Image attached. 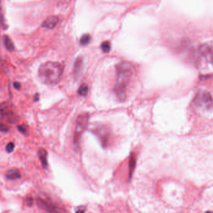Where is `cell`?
<instances>
[{"label": "cell", "instance_id": "52a82bcc", "mask_svg": "<svg viewBox=\"0 0 213 213\" xmlns=\"http://www.w3.org/2000/svg\"><path fill=\"white\" fill-rule=\"evenodd\" d=\"M37 204L40 208L48 213H61L59 208L51 201L39 198L36 200Z\"/></svg>", "mask_w": 213, "mask_h": 213}, {"label": "cell", "instance_id": "44dd1931", "mask_svg": "<svg viewBox=\"0 0 213 213\" xmlns=\"http://www.w3.org/2000/svg\"><path fill=\"white\" fill-rule=\"evenodd\" d=\"M13 86H14V88L16 89V90H19L21 89V85L19 82H14L13 83Z\"/></svg>", "mask_w": 213, "mask_h": 213}, {"label": "cell", "instance_id": "ffe728a7", "mask_svg": "<svg viewBox=\"0 0 213 213\" xmlns=\"http://www.w3.org/2000/svg\"><path fill=\"white\" fill-rule=\"evenodd\" d=\"M26 203H27V205L28 206H32L33 204V199L32 197H28L26 199Z\"/></svg>", "mask_w": 213, "mask_h": 213}, {"label": "cell", "instance_id": "30bf717a", "mask_svg": "<svg viewBox=\"0 0 213 213\" xmlns=\"http://www.w3.org/2000/svg\"><path fill=\"white\" fill-rule=\"evenodd\" d=\"M5 176L8 180H14L19 179L21 178V173L18 169L12 168L6 171L5 174Z\"/></svg>", "mask_w": 213, "mask_h": 213}, {"label": "cell", "instance_id": "9a60e30c", "mask_svg": "<svg viewBox=\"0 0 213 213\" xmlns=\"http://www.w3.org/2000/svg\"><path fill=\"white\" fill-rule=\"evenodd\" d=\"M91 40V36L89 34H84L80 39V44L82 46H86L89 44V43L90 42Z\"/></svg>", "mask_w": 213, "mask_h": 213}, {"label": "cell", "instance_id": "6da1fadb", "mask_svg": "<svg viewBox=\"0 0 213 213\" xmlns=\"http://www.w3.org/2000/svg\"><path fill=\"white\" fill-rule=\"evenodd\" d=\"M116 81L114 86V94L120 102L126 100L130 85L135 75L134 66L128 62H121L116 68Z\"/></svg>", "mask_w": 213, "mask_h": 213}, {"label": "cell", "instance_id": "9c48e42d", "mask_svg": "<svg viewBox=\"0 0 213 213\" xmlns=\"http://www.w3.org/2000/svg\"><path fill=\"white\" fill-rule=\"evenodd\" d=\"M38 156L39 158V160L41 162L42 166L44 169H46L48 166V153L46 150L44 148H39L38 151Z\"/></svg>", "mask_w": 213, "mask_h": 213}, {"label": "cell", "instance_id": "8992f818", "mask_svg": "<svg viewBox=\"0 0 213 213\" xmlns=\"http://www.w3.org/2000/svg\"><path fill=\"white\" fill-rule=\"evenodd\" d=\"M198 53L200 56L213 66V42H208L200 45L198 48Z\"/></svg>", "mask_w": 213, "mask_h": 213}, {"label": "cell", "instance_id": "7a4b0ae2", "mask_svg": "<svg viewBox=\"0 0 213 213\" xmlns=\"http://www.w3.org/2000/svg\"><path fill=\"white\" fill-rule=\"evenodd\" d=\"M63 69L64 67L61 63L48 61L39 66L38 77L43 84L48 85H54L61 80Z\"/></svg>", "mask_w": 213, "mask_h": 213}, {"label": "cell", "instance_id": "cb8c5ba5", "mask_svg": "<svg viewBox=\"0 0 213 213\" xmlns=\"http://www.w3.org/2000/svg\"><path fill=\"white\" fill-rule=\"evenodd\" d=\"M1 0H0V13H1Z\"/></svg>", "mask_w": 213, "mask_h": 213}, {"label": "cell", "instance_id": "5bb4252c", "mask_svg": "<svg viewBox=\"0 0 213 213\" xmlns=\"http://www.w3.org/2000/svg\"><path fill=\"white\" fill-rule=\"evenodd\" d=\"M88 91H89V87H88L87 85L85 84H83L80 86V87L78 90V94L80 96L85 97L87 95Z\"/></svg>", "mask_w": 213, "mask_h": 213}, {"label": "cell", "instance_id": "603a6c76", "mask_svg": "<svg viewBox=\"0 0 213 213\" xmlns=\"http://www.w3.org/2000/svg\"><path fill=\"white\" fill-rule=\"evenodd\" d=\"M38 94H36V99H35V101H38V99H38Z\"/></svg>", "mask_w": 213, "mask_h": 213}, {"label": "cell", "instance_id": "ba28073f", "mask_svg": "<svg viewBox=\"0 0 213 213\" xmlns=\"http://www.w3.org/2000/svg\"><path fill=\"white\" fill-rule=\"evenodd\" d=\"M58 22L59 18L58 16H51L44 20V21L42 24V26L45 28L52 29L56 26Z\"/></svg>", "mask_w": 213, "mask_h": 213}, {"label": "cell", "instance_id": "7402d4cb", "mask_svg": "<svg viewBox=\"0 0 213 213\" xmlns=\"http://www.w3.org/2000/svg\"><path fill=\"white\" fill-rule=\"evenodd\" d=\"M85 210L84 209H79L76 211L75 213H84Z\"/></svg>", "mask_w": 213, "mask_h": 213}, {"label": "cell", "instance_id": "7c38bea8", "mask_svg": "<svg viewBox=\"0 0 213 213\" xmlns=\"http://www.w3.org/2000/svg\"><path fill=\"white\" fill-rule=\"evenodd\" d=\"M3 41L6 48L9 51H13L14 50V46L13 44V41L8 36H4L3 37Z\"/></svg>", "mask_w": 213, "mask_h": 213}, {"label": "cell", "instance_id": "277c9868", "mask_svg": "<svg viewBox=\"0 0 213 213\" xmlns=\"http://www.w3.org/2000/svg\"><path fill=\"white\" fill-rule=\"evenodd\" d=\"M88 122L89 115L87 114L79 115L76 120V125L74 135V143L76 147L78 146L81 136L87 127Z\"/></svg>", "mask_w": 213, "mask_h": 213}, {"label": "cell", "instance_id": "8fae6325", "mask_svg": "<svg viewBox=\"0 0 213 213\" xmlns=\"http://www.w3.org/2000/svg\"><path fill=\"white\" fill-rule=\"evenodd\" d=\"M136 166V156L133 153L131 154L129 160V178H131Z\"/></svg>", "mask_w": 213, "mask_h": 213}, {"label": "cell", "instance_id": "2e32d148", "mask_svg": "<svg viewBox=\"0 0 213 213\" xmlns=\"http://www.w3.org/2000/svg\"><path fill=\"white\" fill-rule=\"evenodd\" d=\"M101 49L104 53H109L111 49V44L109 41H104L101 44Z\"/></svg>", "mask_w": 213, "mask_h": 213}, {"label": "cell", "instance_id": "d6986e66", "mask_svg": "<svg viewBox=\"0 0 213 213\" xmlns=\"http://www.w3.org/2000/svg\"><path fill=\"white\" fill-rule=\"evenodd\" d=\"M18 129L21 133L23 134H26L27 133V128L24 125H19L18 127Z\"/></svg>", "mask_w": 213, "mask_h": 213}, {"label": "cell", "instance_id": "e0dca14e", "mask_svg": "<svg viewBox=\"0 0 213 213\" xmlns=\"http://www.w3.org/2000/svg\"><path fill=\"white\" fill-rule=\"evenodd\" d=\"M14 149V144L13 142H9L6 146V151L8 153H12Z\"/></svg>", "mask_w": 213, "mask_h": 213}, {"label": "cell", "instance_id": "3957f363", "mask_svg": "<svg viewBox=\"0 0 213 213\" xmlns=\"http://www.w3.org/2000/svg\"><path fill=\"white\" fill-rule=\"evenodd\" d=\"M92 132L97 137L103 147H108L112 141V131L109 127L104 124H96L93 126Z\"/></svg>", "mask_w": 213, "mask_h": 213}, {"label": "cell", "instance_id": "5b68a950", "mask_svg": "<svg viewBox=\"0 0 213 213\" xmlns=\"http://www.w3.org/2000/svg\"><path fill=\"white\" fill-rule=\"evenodd\" d=\"M195 104L200 109H210L213 107V97L208 92H199L195 97Z\"/></svg>", "mask_w": 213, "mask_h": 213}, {"label": "cell", "instance_id": "d4e9b609", "mask_svg": "<svg viewBox=\"0 0 213 213\" xmlns=\"http://www.w3.org/2000/svg\"><path fill=\"white\" fill-rule=\"evenodd\" d=\"M205 213H213V212H212V211H207Z\"/></svg>", "mask_w": 213, "mask_h": 213}, {"label": "cell", "instance_id": "4fadbf2b", "mask_svg": "<svg viewBox=\"0 0 213 213\" xmlns=\"http://www.w3.org/2000/svg\"><path fill=\"white\" fill-rule=\"evenodd\" d=\"M82 60L80 58H78L75 63L74 69H73L74 74L75 76H78L79 74L82 70Z\"/></svg>", "mask_w": 213, "mask_h": 213}, {"label": "cell", "instance_id": "ac0fdd59", "mask_svg": "<svg viewBox=\"0 0 213 213\" xmlns=\"http://www.w3.org/2000/svg\"><path fill=\"white\" fill-rule=\"evenodd\" d=\"M9 127L5 124L0 122V132H8L9 131Z\"/></svg>", "mask_w": 213, "mask_h": 213}]
</instances>
